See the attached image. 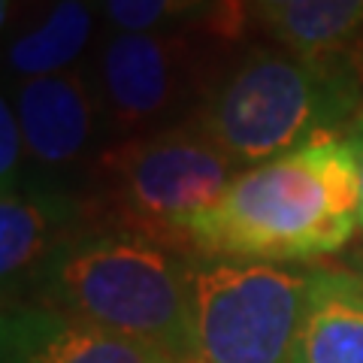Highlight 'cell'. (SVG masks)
Masks as SVG:
<instances>
[{"instance_id": "cell-4", "label": "cell", "mask_w": 363, "mask_h": 363, "mask_svg": "<svg viewBox=\"0 0 363 363\" xmlns=\"http://www.w3.org/2000/svg\"><path fill=\"white\" fill-rule=\"evenodd\" d=\"M233 164L191 118L118 140L100 155V206L116 230L182 248V233L221 200Z\"/></svg>"}, {"instance_id": "cell-13", "label": "cell", "mask_w": 363, "mask_h": 363, "mask_svg": "<svg viewBox=\"0 0 363 363\" xmlns=\"http://www.w3.org/2000/svg\"><path fill=\"white\" fill-rule=\"evenodd\" d=\"M215 0H100L116 33H155L200 28L212 16Z\"/></svg>"}, {"instance_id": "cell-6", "label": "cell", "mask_w": 363, "mask_h": 363, "mask_svg": "<svg viewBox=\"0 0 363 363\" xmlns=\"http://www.w3.org/2000/svg\"><path fill=\"white\" fill-rule=\"evenodd\" d=\"M206 52L182 30L116 33L97 61V94L121 140L182 124L209 94Z\"/></svg>"}, {"instance_id": "cell-16", "label": "cell", "mask_w": 363, "mask_h": 363, "mask_svg": "<svg viewBox=\"0 0 363 363\" xmlns=\"http://www.w3.org/2000/svg\"><path fill=\"white\" fill-rule=\"evenodd\" d=\"M285 4H288V0H242V6H245L248 18H252V21H260L264 28L269 25L272 16H276Z\"/></svg>"}, {"instance_id": "cell-18", "label": "cell", "mask_w": 363, "mask_h": 363, "mask_svg": "<svg viewBox=\"0 0 363 363\" xmlns=\"http://www.w3.org/2000/svg\"><path fill=\"white\" fill-rule=\"evenodd\" d=\"M0 363H16L13 357H9V354H4V360H0Z\"/></svg>"}, {"instance_id": "cell-11", "label": "cell", "mask_w": 363, "mask_h": 363, "mask_svg": "<svg viewBox=\"0 0 363 363\" xmlns=\"http://www.w3.org/2000/svg\"><path fill=\"white\" fill-rule=\"evenodd\" d=\"M97 0H49L40 13V21L16 33L6 49V64L21 79H37L64 73L79 55L94 30Z\"/></svg>"}, {"instance_id": "cell-17", "label": "cell", "mask_w": 363, "mask_h": 363, "mask_svg": "<svg viewBox=\"0 0 363 363\" xmlns=\"http://www.w3.org/2000/svg\"><path fill=\"white\" fill-rule=\"evenodd\" d=\"M0 13H4V25L9 21V0H0Z\"/></svg>"}, {"instance_id": "cell-2", "label": "cell", "mask_w": 363, "mask_h": 363, "mask_svg": "<svg viewBox=\"0 0 363 363\" xmlns=\"http://www.w3.org/2000/svg\"><path fill=\"white\" fill-rule=\"evenodd\" d=\"M43 306L140 339L176 363L197 360L194 264L128 230L70 236L33 279Z\"/></svg>"}, {"instance_id": "cell-7", "label": "cell", "mask_w": 363, "mask_h": 363, "mask_svg": "<svg viewBox=\"0 0 363 363\" xmlns=\"http://www.w3.org/2000/svg\"><path fill=\"white\" fill-rule=\"evenodd\" d=\"M16 112L33 164L64 169L85 155L104 106L85 73L64 70L25 79L16 91Z\"/></svg>"}, {"instance_id": "cell-5", "label": "cell", "mask_w": 363, "mask_h": 363, "mask_svg": "<svg viewBox=\"0 0 363 363\" xmlns=\"http://www.w3.org/2000/svg\"><path fill=\"white\" fill-rule=\"evenodd\" d=\"M309 279L257 260L194 264V363H291Z\"/></svg>"}, {"instance_id": "cell-10", "label": "cell", "mask_w": 363, "mask_h": 363, "mask_svg": "<svg viewBox=\"0 0 363 363\" xmlns=\"http://www.w3.org/2000/svg\"><path fill=\"white\" fill-rule=\"evenodd\" d=\"M291 363H363V279L315 269Z\"/></svg>"}, {"instance_id": "cell-15", "label": "cell", "mask_w": 363, "mask_h": 363, "mask_svg": "<svg viewBox=\"0 0 363 363\" xmlns=\"http://www.w3.org/2000/svg\"><path fill=\"white\" fill-rule=\"evenodd\" d=\"M345 140L354 152V161H357V176H360V227H363V112H357L351 128L345 133Z\"/></svg>"}, {"instance_id": "cell-3", "label": "cell", "mask_w": 363, "mask_h": 363, "mask_svg": "<svg viewBox=\"0 0 363 363\" xmlns=\"http://www.w3.org/2000/svg\"><path fill=\"white\" fill-rule=\"evenodd\" d=\"M363 91L351 49L303 58L252 49L212 82L194 121L233 167H257L297 152L354 112Z\"/></svg>"}, {"instance_id": "cell-9", "label": "cell", "mask_w": 363, "mask_h": 363, "mask_svg": "<svg viewBox=\"0 0 363 363\" xmlns=\"http://www.w3.org/2000/svg\"><path fill=\"white\" fill-rule=\"evenodd\" d=\"M82 206L61 185L40 176H21L0 197V279L4 294L37 272L58 248L76 236Z\"/></svg>"}, {"instance_id": "cell-12", "label": "cell", "mask_w": 363, "mask_h": 363, "mask_svg": "<svg viewBox=\"0 0 363 363\" xmlns=\"http://www.w3.org/2000/svg\"><path fill=\"white\" fill-rule=\"evenodd\" d=\"M363 25V0H288L269 21V33L303 58L351 49Z\"/></svg>"}, {"instance_id": "cell-14", "label": "cell", "mask_w": 363, "mask_h": 363, "mask_svg": "<svg viewBox=\"0 0 363 363\" xmlns=\"http://www.w3.org/2000/svg\"><path fill=\"white\" fill-rule=\"evenodd\" d=\"M25 133H21V121L18 112L9 104V97H4L0 104V179H4V188H9L13 182H18L21 176V161H25Z\"/></svg>"}, {"instance_id": "cell-8", "label": "cell", "mask_w": 363, "mask_h": 363, "mask_svg": "<svg viewBox=\"0 0 363 363\" xmlns=\"http://www.w3.org/2000/svg\"><path fill=\"white\" fill-rule=\"evenodd\" d=\"M0 345L16 363H176L140 339L49 306H6Z\"/></svg>"}, {"instance_id": "cell-1", "label": "cell", "mask_w": 363, "mask_h": 363, "mask_svg": "<svg viewBox=\"0 0 363 363\" xmlns=\"http://www.w3.org/2000/svg\"><path fill=\"white\" fill-rule=\"evenodd\" d=\"M360 224V176L345 136L324 133L297 152L236 173L221 200L182 233L209 260H315L339 252Z\"/></svg>"}]
</instances>
